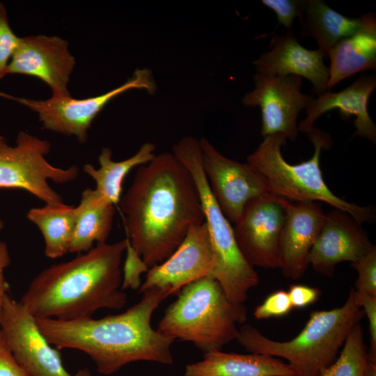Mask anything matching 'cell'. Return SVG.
I'll list each match as a JSON object with an SVG mask.
<instances>
[{
  "instance_id": "cell-1",
  "label": "cell",
  "mask_w": 376,
  "mask_h": 376,
  "mask_svg": "<svg viewBox=\"0 0 376 376\" xmlns=\"http://www.w3.org/2000/svg\"><path fill=\"white\" fill-rule=\"evenodd\" d=\"M120 204L127 238L149 269L166 260L191 227L205 222L194 181L172 152L139 166Z\"/></svg>"
},
{
  "instance_id": "cell-2",
  "label": "cell",
  "mask_w": 376,
  "mask_h": 376,
  "mask_svg": "<svg viewBox=\"0 0 376 376\" xmlns=\"http://www.w3.org/2000/svg\"><path fill=\"white\" fill-rule=\"evenodd\" d=\"M142 294L138 303L119 314L74 320L35 318L36 324L50 344L58 350L83 352L102 375L113 374L140 361L171 365L175 340L151 324L154 312L169 295L157 288Z\"/></svg>"
},
{
  "instance_id": "cell-3",
  "label": "cell",
  "mask_w": 376,
  "mask_h": 376,
  "mask_svg": "<svg viewBox=\"0 0 376 376\" xmlns=\"http://www.w3.org/2000/svg\"><path fill=\"white\" fill-rule=\"evenodd\" d=\"M126 239L97 244L67 262L52 265L31 281L20 300L36 318L74 320L127 302L121 289Z\"/></svg>"
},
{
  "instance_id": "cell-4",
  "label": "cell",
  "mask_w": 376,
  "mask_h": 376,
  "mask_svg": "<svg viewBox=\"0 0 376 376\" xmlns=\"http://www.w3.org/2000/svg\"><path fill=\"white\" fill-rule=\"evenodd\" d=\"M363 317L352 288L343 306L312 312L303 329L288 341L272 340L249 324L239 329L236 340L251 353L285 359L298 376H319L336 360L350 330Z\"/></svg>"
},
{
  "instance_id": "cell-5",
  "label": "cell",
  "mask_w": 376,
  "mask_h": 376,
  "mask_svg": "<svg viewBox=\"0 0 376 376\" xmlns=\"http://www.w3.org/2000/svg\"><path fill=\"white\" fill-rule=\"evenodd\" d=\"M247 319L244 304L231 301L214 279L203 276L184 286L166 309L157 331L192 343L204 353L237 339V324Z\"/></svg>"
},
{
  "instance_id": "cell-6",
  "label": "cell",
  "mask_w": 376,
  "mask_h": 376,
  "mask_svg": "<svg viewBox=\"0 0 376 376\" xmlns=\"http://www.w3.org/2000/svg\"><path fill=\"white\" fill-rule=\"evenodd\" d=\"M314 146L307 161L291 164L286 162L281 147L287 139L281 134L264 137L258 148L247 157L265 179L270 193L293 202H324L349 214L360 224L373 220L372 209L347 202L337 196L326 185L320 166L322 149H329L332 139L326 132L314 127L307 133Z\"/></svg>"
},
{
  "instance_id": "cell-7",
  "label": "cell",
  "mask_w": 376,
  "mask_h": 376,
  "mask_svg": "<svg viewBox=\"0 0 376 376\" xmlns=\"http://www.w3.org/2000/svg\"><path fill=\"white\" fill-rule=\"evenodd\" d=\"M172 153L189 171L199 194L214 253L209 276L218 281L231 301L244 304L259 276L242 255L233 228L212 193L202 166L199 141L185 136L173 146Z\"/></svg>"
},
{
  "instance_id": "cell-8",
  "label": "cell",
  "mask_w": 376,
  "mask_h": 376,
  "mask_svg": "<svg viewBox=\"0 0 376 376\" xmlns=\"http://www.w3.org/2000/svg\"><path fill=\"white\" fill-rule=\"evenodd\" d=\"M50 148L47 140L26 132L18 133L15 146L0 135V188L24 189L45 204L62 203V197L48 182H70L78 177L79 169L76 165L62 169L49 163L45 156Z\"/></svg>"
},
{
  "instance_id": "cell-9",
  "label": "cell",
  "mask_w": 376,
  "mask_h": 376,
  "mask_svg": "<svg viewBox=\"0 0 376 376\" xmlns=\"http://www.w3.org/2000/svg\"><path fill=\"white\" fill-rule=\"evenodd\" d=\"M131 89H145L149 94H154L157 84L152 72L147 68H138L122 85L95 97H51L42 100L19 98L18 101L38 114L46 130L74 136L80 143H84L93 120L102 109L115 97Z\"/></svg>"
},
{
  "instance_id": "cell-10",
  "label": "cell",
  "mask_w": 376,
  "mask_h": 376,
  "mask_svg": "<svg viewBox=\"0 0 376 376\" xmlns=\"http://www.w3.org/2000/svg\"><path fill=\"white\" fill-rule=\"evenodd\" d=\"M0 330L13 357L29 376H72L60 352L40 332L35 317L8 294L0 312Z\"/></svg>"
},
{
  "instance_id": "cell-11",
  "label": "cell",
  "mask_w": 376,
  "mask_h": 376,
  "mask_svg": "<svg viewBox=\"0 0 376 376\" xmlns=\"http://www.w3.org/2000/svg\"><path fill=\"white\" fill-rule=\"evenodd\" d=\"M285 218L280 196L270 192L244 206L233 230L242 255L253 267H280L279 242Z\"/></svg>"
},
{
  "instance_id": "cell-12",
  "label": "cell",
  "mask_w": 376,
  "mask_h": 376,
  "mask_svg": "<svg viewBox=\"0 0 376 376\" xmlns=\"http://www.w3.org/2000/svg\"><path fill=\"white\" fill-rule=\"evenodd\" d=\"M254 89L242 98L246 107H259L261 134H281L292 141L299 134V112L308 106L313 95L301 92L302 78L297 75L269 76L256 73Z\"/></svg>"
},
{
  "instance_id": "cell-13",
  "label": "cell",
  "mask_w": 376,
  "mask_h": 376,
  "mask_svg": "<svg viewBox=\"0 0 376 376\" xmlns=\"http://www.w3.org/2000/svg\"><path fill=\"white\" fill-rule=\"evenodd\" d=\"M203 171L221 211L235 223L247 202L269 192L266 182L250 164L229 159L205 138L199 141Z\"/></svg>"
},
{
  "instance_id": "cell-14",
  "label": "cell",
  "mask_w": 376,
  "mask_h": 376,
  "mask_svg": "<svg viewBox=\"0 0 376 376\" xmlns=\"http://www.w3.org/2000/svg\"><path fill=\"white\" fill-rule=\"evenodd\" d=\"M214 267V253L205 222L191 227L177 249L164 262L150 267L139 291L152 289L178 294L186 285L209 276Z\"/></svg>"
},
{
  "instance_id": "cell-15",
  "label": "cell",
  "mask_w": 376,
  "mask_h": 376,
  "mask_svg": "<svg viewBox=\"0 0 376 376\" xmlns=\"http://www.w3.org/2000/svg\"><path fill=\"white\" fill-rule=\"evenodd\" d=\"M75 66L68 42L56 36L19 38L8 68V74L36 77L50 88L52 96L70 97L68 84Z\"/></svg>"
},
{
  "instance_id": "cell-16",
  "label": "cell",
  "mask_w": 376,
  "mask_h": 376,
  "mask_svg": "<svg viewBox=\"0 0 376 376\" xmlns=\"http://www.w3.org/2000/svg\"><path fill=\"white\" fill-rule=\"evenodd\" d=\"M374 246L361 224L347 212L334 208L325 214L322 227L309 252L308 263L315 272L332 277L338 263H356Z\"/></svg>"
},
{
  "instance_id": "cell-17",
  "label": "cell",
  "mask_w": 376,
  "mask_h": 376,
  "mask_svg": "<svg viewBox=\"0 0 376 376\" xmlns=\"http://www.w3.org/2000/svg\"><path fill=\"white\" fill-rule=\"evenodd\" d=\"M285 218L279 242L280 267L287 279L297 280L305 274L308 254L325 219L317 202H293L280 196Z\"/></svg>"
},
{
  "instance_id": "cell-18",
  "label": "cell",
  "mask_w": 376,
  "mask_h": 376,
  "mask_svg": "<svg viewBox=\"0 0 376 376\" xmlns=\"http://www.w3.org/2000/svg\"><path fill=\"white\" fill-rule=\"evenodd\" d=\"M320 50L302 46L292 29L283 35L272 33L269 50L252 62L257 73L269 76L297 75L312 84L313 95L327 91L329 68Z\"/></svg>"
},
{
  "instance_id": "cell-19",
  "label": "cell",
  "mask_w": 376,
  "mask_h": 376,
  "mask_svg": "<svg viewBox=\"0 0 376 376\" xmlns=\"http://www.w3.org/2000/svg\"><path fill=\"white\" fill-rule=\"evenodd\" d=\"M376 88V75H362L347 88L338 92L327 91L313 97L306 109V117L298 125L299 132L308 133L322 114L338 109L343 120L355 117L354 136L376 142V125L368 112L369 99Z\"/></svg>"
},
{
  "instance_id": "cell-20",
  "label": "cell",
  "mask_w": 376,
  "mask_h": 376,
  "mask_svg": "<svg viewBox=\"0 0 376 376\" xmlns=\"http://www.w3.org/2000/svg\"><path fill=\"white\" fill-rule=\"evenodd\" d=\"M362 23L353 34L336 43L328 52L330 60L327 89L366 70H376V15H361Z\"/></svg>"
},
{
  "instance_id": "cell-21",
  "label": "cell",
  "mask_w": 376,
  "mask_h": 376,
  "mask_svg": "<svg viewBox=\"0 0 376 376\" xmlns=\"http://www.w3.org/2000/svg\"><path fill=\"white\" fill-rule=\"evenodd\" d=\"M185 376H298L292 367L274 357L214 350L188 364Z\"/></svg>"
},
{
  "instance_id": "cell-22",
  "label": "cell",
  "mask_w": 376,
  "mask_h": 376,
  "mask_svg": "<svg viewBox=\"0 0 376 376\" xmlns=\"http://www.w3.org/2000/svg\"><path fill=\"white\" fill-rule=\"evenodd\" d=\"M297 19L300 36L314 39L324 58L336 43L356 32L362 23L361 16H345L322 0H301Z\"/></svg>"
},
{
  "instance_id": "cell-23",
  "label": "cell",
  "mask_w": 376,
  "mask_h": 376,
  "mask_svg": "<svg viewBox=\"0 0 376 376\" xmlns=\"http://www.w3.org/2000/svg\"><path fill=\"white\" fill-rule=\"evenodd\" d=\"M114 205L95 189L87 188L75 207V228L69 253H81L106 242L112 228Z\"/></svg>"
},
{
  "instance_id": "cell-24",
  "label": "cell",
  "mask_w": 376,
  "mask_h": 376,
  "mask_svg": "<svg viewBox=\"0 0 376 376\" xmlns=\"http://www.w3.org/2000/svg\"><path fill=\"white\" fill-rule=\"evenodd\" d=\"M26 218L40 229L48 258H59L70 252L75 228V207L63 202L48 203L31 208Z\"/></svg>"
},
{
  "instance_id": "cell-25",
  "label": "cell",
  "mask_w": 376,
  "mask_h": 376,
  "mask_svg": "<svg viewBox=\"0 0 376 376\" xmlns=\"http://www.w3.org/2000/svg\"><path fill=\"white\" fill-rule=\"evenodd\" d=\"M155 146L152 143H143L132 157L120 162L111 159L112 152L109 148H103L99 155L100 165L95 169L86 164L84 171L95 182V189L113 205L120 202L123 189V182L127 173L135 166L150 162L155 157Z\"/></svg>"
},
{
  "instance_id": "cell-26",
  "label": "cell",
  "mask_w": 376,
  "mask_h": 376,
  "mask_svg": "<svg viewBox=\"0 0 376 376\" xmlns=\"http://www.w3.org/2000/svg\"><path fill=\"white\" fill-rule=\"evenodd\" d=\"M367 352L363 329L359 322L348 334L339 357L319 376H363Z\"/></svg>"
},
{
  "instance_id": "cell-27",
  "label": "cell",
  "mask_w": 376,
  "mask_h": 376,
  "mask_svg": "<svg viewBox=\"0 0 376 376\" xmlns=\"http://www.w3.org/2000/svg\"><path fill=\"white\" fill-rule=\"evenodd\" d=\"M126 242V258L122 267L121 289L124 291L129 288L139 290L141 285V274L147 272L149 267L131 246L127 238Z\"/></svg>"
},
{
  "instance_id": "cell-28",
  "label": "cell",
  "mask_w": 376,
  "mask_h": 376,
  "mask_svg": "<svg viewBox=\"0 0 376 376\" xmlns=\"http://www.w3.org/2000/svg\"><path fill=\"white\" fill-rule=\"evenodd\" d=\"M19 37L10 28L6 10L0 2V79L8 75V68Z\"/></svg>"
},
{
  "instance_id": "cell-29",
  "label": "cell",
  "mask_w": 376,
  "mask_h": 376,
  "mask_svg": "<svg viewBox=\"0 0 376 376\" xmlns=\"http://www.w3.org/2000/svg\"><path fill=\"white\" fill-rule=\"evenodd\" d=\"M351 266L358 272L355 290L376 296V248L375 246L363 258Z\"/></svg>"
},
{
  "instance_id": "cell-30",
  "label": "cell",
  "mask_w": 376,
  "mask_h": 376,
  "mask_svg": "<svg viewBox=\"0 0 376 376\" xmlns=\"http://www.w3.org/2000/svg\"><path fill=\"white\" fill-rule=\"evenodd\" d=\"M288 292L280 290L270 294L256 307L253 315L258 320L287 315L292 309Z\"/></svg>"
},
{
  "instance_id": "cell-31",
  "label": "cell",
  "mask_w": 376,
  "mask_h": 376,
  "mask_svg": "<svg viewBox=\"0 0 376 376\" xmlns=\"http://www.w3.org/2000/svg\"><path fill=\"white\" fill-rule=\"evenodd\" d=\"M354 295L357 302L363 308L364 315H366L368 320L370 347L367 359L376 361V296L355 289Z\"/></svg>"
},
{
  "instance_id": "cell-32",
  "label": "cell",
  "mask_w": 376,
  "mask_h": 376,
  "mask_svg": "<svg viewBox=\"0 0 376 376\" xmlns=\"http://www.w3.org/2000/svg\"><path fill=\"white\" fill-rule=\"evenodd\" d=\"M261 3L273 10L278 24L287 29H292L295 19L298 16L301 0H262Z\"/></svg>"
},
{
  "instance_id": "cell-33",
  "label": "cell",
  "mask_w": 376,
  "mask_h": 376,
  "mask_svg": "<svg viewBox=\"0 0 376 376\" xmlns=\"http://www.w3.org/2000/svg\"><path fill=\"white\" fill-rule=\"evenodd\" d=\"M0 376H29L13 357L0 330Z\"/></svg>"
},
{
  "instance_id": "cell-34",
  "label": "cell",
  "mask_w": 376,
  "mask_h": 376,
  "mask_svg": "<svg viewBox=\"0 0 376 376\" xmlns=\"http://www.w3.org/2000/svg\"><path fill=\"white\" fill-rule=\"evenodd\" d=\"M292 307L304 308L315 302L320 295L318 288L304 285H292L288 292Z\"/></svg>"
},
{
  "instance_id": "cell-35",
  "label": "cell",
  "mask_w": 376,
  "mask_h": 376,
  "mask_svg": "<svg viewBox=\"0 0 376 376\" xmlns=\"http://www.w3.org/2000/svg\"><path fill=\"white\" fill-rule=\"evenodd\" d=\"M10 263V257L7 244L0 241V312L6 295L8 294V285L4 276L5 269Z\"/></svg>"
},
{
  "instance_id": "cell-36",
  "label": "cell",
  "mask_w": 376,
  "mask_h": 376,
  "mask_svg": "<svg viewBox=\"0 0 376 376\" xmlns=\"http://www.w3.org/2000/svg\"><path fill=\"white\" fill-rule=\"evenodd\" d=\"M363 376H376V361L367 359Z\"/></svg>"
},
{
  "instance_id": "cell-37",
  "label": "cell",
  "mask_w": 376,
  "mask_h": 376,
  "mask_svg": "<svg viewBox=\"0 0 376 376\" xmlns=\"http://www.w3.org/2000/svg\"><path fill=\"white\" fill-rule=\"evenodd\" d=\"M72 376H93L88 368H83L78 370V371Z\"/></svg>"
},
{
  "instance_id": "cell-38",
  "label": "cell",
  "mask_w": 376,
  "mask_h": 376,
  "mask_svg": "<svg viewBox=\"0 0 376 376\" xmlns=\"http://www.w3.org/2000/svg\"><path fill=\"white\" fill-rule=\"evenodd\" d=\"M3 221L0 219V230L3 228Z\"/></svg>"
}]
</instances>
